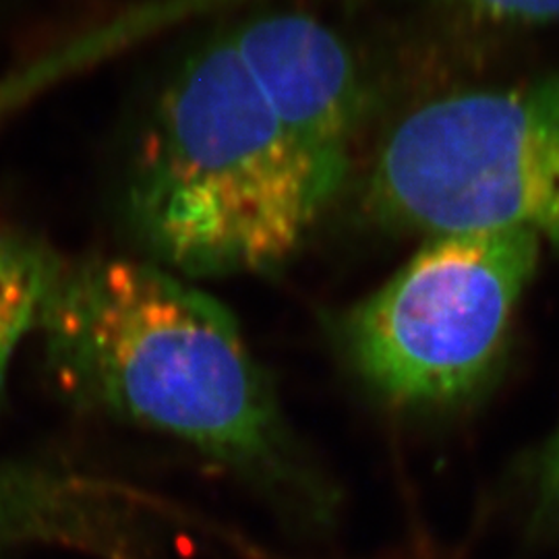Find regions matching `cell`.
<instances>
[{"label":"cell","mask_w":559,"mask_h":559,"mask_svg":"<svg viewBox=\"0 0 559 559\" xmlns=\"http://www.w3.org/2000/svg\"><path fill=\"white\" fill-rule=\"evenodd\" d=\"M36 330L69 396L185 441L300 510L330 508L237 321L177 274L145 261L60 263Z\"/></svg>","instance_id":"1"},{"label":"cell","mask_w":559,"mask_h":559,"mask_svg":"<svg viewBox=\"0 0 559 559\" xmlns=\"http://www.w3.org/2000/svg\"><path fill=\"white\" fill-rule=\"evenodd\" d=\"M332 201L224 36L164 90L133 160L127 207L160 263L228 276L293 258Z\"/></svg>","instance_id":"2"},{"label":"cell","mask_w":559,"mask_h":559,"mask_svg":"<svg viewBox=\"0 0 559 559\" xmlns=\"http://www.w3.org/2000/svg\"><path fill=\"white\" fill-rule=\"evenodd\" d=\"M365 203L400 230L519 228L559 255V69L415 108L381 143Z\"/></svg>","instance_id":"3"},{"label":"cell","mask_w":559,"mask_h":559,"mask_svg":"<svg viewBox=\"0 0 559 559\" xmlns=\"http://www.w3.org/2000/svg\"><path fill=\"white\" fill-rule=\"evenodd\" d=\"M540 251L543 242L519 228L427 237L342 318V350L396 406L464 402L493 373Z\"/></svg>","instance_id":"4"},{"label":"cell","mask_w":559,"mask_h":559,"mask_svg":"<svg viewBox=\"0 0 559 559\" xmlns=\"http://www.w3.org/2000/svg\"><path fill=\"white\" fill-rule=\"evenodd\" d=\"M228 40L286 138L336 200L362 117V83L346 44L302 13L247 21Z\"/></svg>","instance_id":"5"},{"label":"cell","mask_w":559,"mask_h":559,"mask_svg":"<svg viewBox=\"0 0 559 559\" xmlns=\"http://www.w3.org/2000/svg\"><path fill=\"white\" fill-rule=\"evenodd\" d=\"M108 503L112 498L96 483L0 466V554L32 540L85 535Z\"/></svg>","instance_id":"6"},{"label":"cell","mask_w":559,"mask_h":559,"mask_svg":"<svg viewBox=\"0 0 559 559\" xmlns=\"http://www.w3.org/2000/svg\"><path fill=\"white\" fill-rule=\"evenodd\" d=\"M59 265L38 242L0 228V392L21 340L38 328Z\"/></svg>","instance_id":"7"},{"label":"cell","mask_w":559,"mask_h":559,"mask_svg":"<svg viewBox=\"0 0 559 559\" xmlns=\"http://www.w3.org/2000/svg\"><path fill=\"white\" fill-rule=\"evenodd\" d=\"M473 20L535 25L559 20V0H443Z\"/></svg>","instance_id":"8"},{"label":"cell","mask_w":559,"mask_h":559,"mask_svg":"<svg viewBox=\"0 0 559 559\" xmlns=\"http://www.w3.org/2000/svg\"><path fill=\"white\" fill-rule=\"evenodd\" d=\"M535 485L540 512L559 522V427L540 452Z\"/></svg>","instance_id":"9"}]
</instances>
